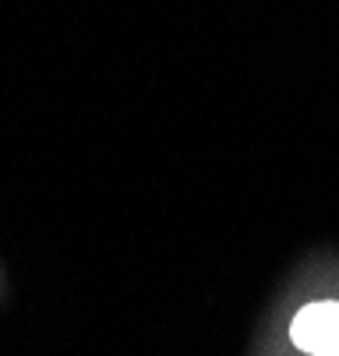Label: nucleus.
Here are the masks:
<instances>
[{
  "label": "nucleus",
  "instance_id": "nucleus-1",
  "mask_svg": "<svg viewBox=\"0 0 339 356\" xmlns=\"http://www.w3.org/2000/svg\"><path fill=\"white\" fill-rule=\"evenodd\" d=\"M290 342L304 356H339V300H311L290 321Z\"/></svg>",
  "mask_w": 339,
  "mask_h": 356
}]
</instances>
